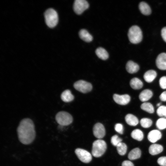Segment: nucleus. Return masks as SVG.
<instances>
[{
  "instance_id": "nucleus-1",
  "label": "nucleus",
  "mask_w": 166,
  "mask_h": 166,
  "mask_svg": "<svg viewBox=\"0 0 166 166\" xmlns=\"http://www.w3.org/2000/svg\"><path fill=\"white\" fill-rule=\"evenodd\" d=\"M20 141L25 144H31L35 139L36 132L33 121L28 118L21 120L17 129Z\"/></svg>"
},
{
  "instance_id": "nucleus-2",
  "label": "nucleus",
  "mask_w": 166,
  "mask_h": 166,
  "mask_svg": "<svg viewBox=\"0 0 166 166\" xmlns=\"http://www.w3.org/2000/svg\"><path fill=\"white\" fill-rule=\"evenodd\" d=\"M44 17L45 23L49 27L53 28L57 24L58 17L57 13L52 8L47 9L45 12Z\"/></svg>"
},
{
  "instance_id": "nucleus-3",
  "label": "nucleus",
  "mask_w": 166,
  "mask_h": 166,
  "mask_svg": "<svg viewBox=\"0 0 166 166\" xmlns=\"http://www.w3.org/2000/svg\"><path fill=\"white\" fill-rule=\"evenodd\" d=\"M128 35L129 41L133 44L138 43L142 39V32L140 29L136 25L133 26L129 28Z\"/></svg>"
},
{
  "instance_id": "nucleus-4",
  "label": "nucleus",
  "mask_w": 166,
  "mask_h": 166,
  "mask_svg": "<svg viewBox=\"0 0 166 166\" xmlns=\"http://www.w3.org/2000/svg\"><path fill=\"white\" fill-rule=\"evenodd\" d=\"M106 148L107 144L104 140H97L93 144L92 154L95 157H100L104 153Z\"/></svg>"
},
{
  "instance_id": "nucleus-5",
  "label": "nucleus",
  "mask_w": 166,
  "mask_h": 166,
  "mask_svg": "<svg viewBox=\"0 0 166 166\" xmlns=\"http://www.w3.org/2000/svg\"><path fill=\"white\" fill-rule=\"evenodd\" d=\"M57 122L61 126H67L71 124L73 121V118L71 114L65 111H60L55 116Z\"/></svg>"
},
{
  "instance_id": "nucleus-6",
  "label": "nucleus",
  "mask_w": 166,
  "mask_h": 166,
  "mask_svg": "<svg viewBox=\"0 0 166 166\" xmlns=\"http://www.w3.org/2000/svg\"><path fill=\"white\" fill-rule=\"evenodd\" d=\"M73 86L76 90L83 93L89 92L92 89V85L90 83L83 80L76 81Z\"/></svg>"
},
{
  "instance_id": "nucleus-7",
  "label": "nucleus",
  "mask_w": 166,
  "mask_h": 166,
  "mask_svg": "<svg viewBox=\"0 0 166 166\" xmlns=\"http://www.w3.org/2000/svg\"><path fill=\"white\" fill-rule=\"evenodd\" d=\"M88 2L85 0H75L73 5L74 12L77 14H81L89 7Z\"/></svg>"
},
{
  "instance_id": "nucleus-8",
  "label": "nucleus",
  "mask_w": 166,
  "mask_h": 166,
  "mask_svg": "<svg viewBox=\"0 0 166 166\" xmlns=\"http://www.w3.org/2000/svg\"><path fill=\"white\" fill-rule=\"evenodd\" d=\"M75 152L78 158L83 163H88L92 160V155L85 150L77 148L75 149Z\"/></svg>"
},
{
  "instance_id": "nucleus-9",
  "label": "nucleus",
  "mask_w": 166,
  "mask_h": 166,
  "mask_svg": "<svg viewBox=\"0 0 166 166\" xmlns=\"http://www.w3.org/2000/svg\"><path fill=\"white\" fill-rule=\"evenodd\" d=\"M93 134L96 138L99 139L103 138L105 134V130L104 125L101 123H97L94 126Z\"/></svg>"
},
{
  "instance_id": "nucleus-10",
  "label": "nucleus",
  "mask_w": 166,
  "mask_h": 166,
  "mask_svg": "<svg viewBox=\"0 0 166 166\" xmlns=\"http://www.w3.org/2000/svg\"><path fill=\"white\" fill-rule=\"evenodd\" d=\"M114 101L118 104L125 105L128 104L130 101V97L127 94L119 95L114 94L113 96Z\"/></svg>"
},
{
  "instance_id": "nucleus-11",
  "label": "nucleus",
  "mask_w": 166,
  "mask_h": 166,
  "mask_svg": "<svg viewBox=\"0 0 166 166\" xmlns=\"http://www.w3.org/2000/svg\"><path fill=\"white\" fill-rule=\"evenodd\" d=\"M156 63L159 69L162 70H166V53L160 54L157 57Z\"/></svg>"
},
{
  "instance_id": "nucleus-12",
  "label": "nucleus",
  "mask_w": 166,
  "mask_h": 166,
  "mask_svg": "<svg viewBox=\"0 0 166 166\" xmlns=\"http://www.w3.org/2000/svg\"><path fill=\"white\" fill-rule=\"evenodd\" d=\"M161 132L157 130H153L150 131L148 135V139L152 143H155L161 137Z\"/></svg>"
},
{
  "instance_id": "nucleus-13",
  "label": "nucleus",
  "mask_w": 166,
  "mask_h": 166,
  "mask_svg": "<svg viewBox=\"0 0 166 166\" xmlns=\"http://www.w3.org/2000/svg\"><path fill=\"white\" fill-rule=\"evenodd\" d=\"M127 71L130 73H133L137 72L139 69V65L132 61H129L127 62L126 65Z\"/></svg>"
},
{
  "instance_id": "nucleus-14",
  "label": "nucleus",
  "mask_w": 166,
  "mask_h": 166,
  "mask_svg": "<svg viewBox=\"0 0 166 166\" xmlns=\"http://www.w3.org/2000/svg\"><path fill=\"white\" fill-rule=\"evenodd\" d=\"M79 35L82 40L86 42H90L93 39L92 36L85 29H82L80 30Z\"/></svg>"
},
{
  "instance_id": "nucleus-15",
  "label": "nucleus",
  "mask_w": 166,
  "mask_h": 166,
  "mask_svg": "<svg viewBox=\"0 0 166 166\" xmlns=\"http://www.w3.org/2000/svg\"><path fill=\"white\" fill-rule=\"evenodd\" d=\"M153 95L152 91L148 89L142 91L140 94L139 98L142 102H145L150 99Z\"/></svg>"
},
{
  "instance_id": "nucleus-16",
  "label": "nucleus",
  "mask_w": 166,
  "mask_h": 166,
  "mask_svg": "<svg viewBox=\"0 0 166 166\" xmlns=\"http://www.w3.org/2000/svg\"><path fill=\"white\" fill-rule=\"evenodd\" d=\"M163 150V147L161 145L153 144L149 148V152L152 155H156L161 152Z\"/></svg>"
},
{
  "instance_id": "nucleus-17",
  "label": "nucleus",
  "mask_w": 166,
  "mask_h": 166,
  "mask_svg": "<svg viewBox=\"0 0 166 166\" xmlns=\"http://www.w3.org/2000/svg\"><path fill=\"white\" fill-rule=\"evenodd\" d=\"M61 99L65 102H70L72 101L74 98V96L72 94L70 91L67 89L64 91L61 95Z\"/></svg>"
},
{
  "instance_id": "nucleus-18",
  "label": "nucleus",
  "mask_w": 166,
  "mask_h": 166,
  "mask_svg": "<svg viewBox=\"0 0 166 166\" xmlns=\"http://www.w3.org/2000/svg\"><path fill=\"white\" fill-rule=\"evenodd\" d=\"M157 76L156 72L153 70H150L146 72L144 75V80L147 82H152Z\"/></svg>"
},
{
  "instance_id": "nucleus-19",
  "label": "nucleus",
  "mask_w": 166,
  "mask_h": 166,
  "mask_svg": "<svg viewBox=\"0 0 166 166\" xmlns=\"http://www.w3.org/2000/svg\"><path fill=\"white\" fill-rule=\"evenodd\" d=\"M125 119L127 123L130 126H135L139 122L137 118L131 114H127L125 117Z\"/></svg>"
},
{
  "instance_id": "nucleus-20",
  "label": "nucleus",
  "mask_w": 166,
  "mask_h": 166,
  "mask_svg": "<svg viewBox=\"0 0 166 166\" xmlns=\"http://www.w3.org/2000/svg\"><path fill=\"white\" fill-rule=\"evenodd\" d=\"M95 53L97 57L102 60L107 59L109 57V54L107 51L101 47L97 48L96 50Z\"/></svg>"
},
{
  "instance_id": "nucleus-21",
  "label": "nucleus",
  "mask_w": 166,
  "mask_h": 166,
  "mask_svg": "<svg viewBox=\"0 0 166 166\" xmlns=\"http://www.w3.org/2000/svg\"><path fill=\"white\" fill-rule=\"evenodd\" d=\"M139 9L141 13L144 15H148L151 13V10L149 6L144 2H141L139 5Z\"/></svg>"
},
{
  "instance_id": "nucleus-22",
  "label": "nucleus",
  "mask_w": 166,
  "mask_h": 166,
  "mask_svg": "<svg viewBox=\"0 0 166 166\" xmlns=\"http://www.w3.org/2000/svg\"><path fill=\"white\" fill-rule=\"evenodd\" d=\"M141 155V151L138 148H134L129 152L128 156V158L131 160H136L139 158Z\"/></svg>"
},
{
  "instance_id": "nucleus-23",
  "label": "nucleus",
  "mask_w": 166,
  "mask_h": 166,
  "mask_svg": "<svg viewBox=\"0 0 166 166\" xmlns=\"http://www.w3.org/2000/svg\"><path fill=\"white\" fill-rule=\"evenodd\" d=\"M131 87L133 89H139L142 88L143 83L139 79L135 77L132 78L130 82Z\"/></svg>"
},
{
  "instance_id": "nucleus-24",
  "label": "nucleus",
  "mask_w": 166,
  "mask_h": 166,
  "mask_svg": "<svg viewBox=\"0 0 166 166\" xmlns=\"http://www.w3.org/2000/svg\"><path fill=\"white\" fill-rule=\"evenodd\" d=\"M131 136L133 139L140 141L143 140L144 137V134L141 130L137 129L133 130L132 132Z\"/></svg>"
},
{
  "instance_id": "nucleus-25",
  "label": "nucleus",
  "mask_w": 166,
  "mask_h": 166,
  "mask_svg": "<svg viewBox=\"0 0 166 166\" xmlns=\"http://www.w3.org/2000/svg\"><path fill=\"white\" fill-rule=\"evenodd\" d=\"M141 109L150 113H152L154 112V107L150 103L144 102L140 106Z\"/></svg>"
},
{
  "instance_id": "nucleus-26",
  "label": "nucleus",
  "mask_w": 166,
  "mask_h": 166,
  "mask_svg": "<svg viewBox=\"0 0 166 166\" xmlns=\"http://www.w3.org/2000/svg\"><path fill=\"white\" fill-rule=\"evenodd\" d=\"M116 147L118 153L119 155L123 156L126 154L127 147L125 143L121 142Z\"/></svg>"
},
{
  "instance_id": "nucleus-27",
  "label": "nucleus",
  "mask_w": 166,
  "mask_h": 166,
  "mask_svg": "<svg viewBox=\"0 0 166 166\" xmlns=\"http://www.w3.org/2000/svg\"><path fill=\"white\" fill-rule=\"evenodd\" d=\"M156 125L157 127L160 130H163L166 128V119L161 118L156 121Z\"/></svg>"
},
{
  "instance_id": "nucleus-28",
  "label": "nucleus",
  "mask_w": 166,
  "mask_h": 166,
  "mask_svg": "<svg viewBox=\"0 0 166 166\" xmlns=\"http://www.w3.org/2000/svg\"><path fill=\"white\" fill-rule=\"evenodd\" d=\"M141 126L144 128H148L150 127L152 124V121L148 118H143L140 121Z\"/></svg>"
},
{
  "instance_id": "nucleus-29",
  "label": "nucleus",
  "mask_w": 166,
  "mask_h": 166,
  "mask_svg": "<svg viewBox=\"0 0 166 166\" xmlns=\"http://www.w3.org/2000/svg\"><path fill=\"white\" fill-rule=\"evenodd\" d=\"M122 141V139L116 135L113 136L111 139V142L112 144L116 147Z\"/></svg>"
},
{
  "instance_id": "nucleus-30",
  "label": "nucleus",
  "mask_w": 166,
  "mask_h": 166,
  "mask_svg": "<svg viewBox=\"0 0 166 166\" xmlns=\"http://www.w3.org/2000/svg\"><path fill=\"white\" fill-rule=\"evenodd\" d=\"M156 113L160 117L165 116L166 114V106L163 105L159 107L157 110Z\"/></svg>"
},
{
  "instance_id": "nucleus-31",
  "label": "nucleus",
  "mask_w": 166,
  "mask_h": 166,
  "mask_svg": "<svg viewBox=\"0 0 166 166\" xmlns=\"http://www.w3.org/2000/svg\"><path fill=\"white\" fill-rule=\"evenodd\" d=\"M115 129L119 133L122 134L123 132V128L122 125L120 123H117L115 126Z\"/></svg>"
},
{
  "instance_id": "nucleus-32",
  "label": "nucleus",
  "mask_w": 166,
  "mask_h": 166,
  "mask_svg": "<svg viewBox=\"0 0 166 166\" xmlns=\"http://www.w3.org/2000/svg\"><path fill=\"white\" fill-rule=\"evenodd\" d=\"M159 84L162 89H166V76L162 77L160 79Z\"/></svg>"
},
{
  "instance_id": "nucleus-33",
  "label": "nucleus",
  "mask_w": 166,
  "mask_h": 166,
  "mask_svg": "<svg viewBox=\"0 0 166 166\" xmlns=\"http://www.w3.org/2000/svg\"><path fill=\"white\" fill-rule=\"evenodd\" d=\"M157 162L161 166H166V156H162L159 157Z\"/></svg>"
},
{
  "instance_id": "nucleus-34",
  "label": "nucleus",
  "mask_w": 166,
  "mask_h": 166,
  "mask_svg": "<svg viewBox=\"0 0 166 166\" xmlns=\"http://www.w3.org/2000/svg\"><path fill=\"white\" fill-rule=\"evenodd\" d=\"M161 35L164 40L166 42V27H164L162 29Z\"/></svg>"
},
{
  "instance_id": "nucleus-35",
  "label": "nucleus",
  "mask_w": 166,
  "mask_h": 166,
  "mask_svg": "<svg viewBox=\"0 0 166 166\" xmlns=\"http://www.w3.org/2000/svg\"><path fill=\"white\" fill-rule=\"evenodd\" d=\"M122 166H134V165L130 161L126 160L122 162Z\"/></svg>"
},
{
  "instance_id": "nucleus-36",
  "label": "nucleus",
  "mask_w": 166,
  "mask_h": 166,
  "mask_svg": "<svg viewBox=\"0 0 166 166\" xmlns=\"http://www.w3.org/2000/svg\"><path fill=\"white\" fill-rule=\"evenodd\" d=\"M160 100L163 101H166V91L163 92L160 96Z\"/></svg>"
},
{
  "instance_id": "nucleus-37",
  "label": "nucleus",
  "mask_w": 166,
  "mask_h": 166,
  "mask_svg": "<svg viewBox=\"0 0 166 166\" xmlns=\"http://www.w3.org/2000/svg\"><path fill=\"white\" fill-rule=\"evenodd\" d=\"M160 104H161L160 103H158L157 105V106L160 107Z\"/></svg>"
},
{
  "instance_id": "nucleus-38",
  "label": "nucleus",
  "mask_w": 166,
  "mask_h": 166,
  "mask_svg": "<svg viewBox=\"0 0 166 166\" xmlns=\"http://www.w3.org/2000/svg\"><path fill=\"white\" fill-rule=\"evenodd\" d=\"M165 117H166V115H165Z\"/></svg>"
}]
</instances>
